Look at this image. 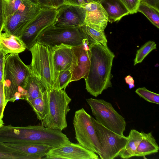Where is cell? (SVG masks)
Returning <instances> with one entry per match:
<instances>
[{
  "label": "cell",
  "instance_id": "cell-19",
  "mask_svg": "<svg viewBox=\"0 0 159 159\" xmlns=\"http://www.w3.org/2000/svg\"><path fill=\"white\" fill-rule=\"evenodd\" d=\"M141 133L142 139L136 149L134 156L145 157L157 152L159 147L152 132L146 133L141 131Z\"/></svg>",
  "mask_w": 159,
  "mask_h": 159
},
{
  "label": "cell",
  "instance_id": "cell-1",
  "mask_svg": "<svg viewBox=\"0 0 159 159\" xmlns=\"http://www.w3.org/2000/svg\"><path fill=\"white\" fill-rule=\"evenodd\" d=\"M89 46L90 65L85 80L86 89L90 94L96 97L104 90L112 86L111 81L113 76L111 69L115 55L107 46L96 43Z\"/></svg>",
  "mask_w": 159,
  "mask_h": 159
},
{
  "label": "cell",
  "instance_id": "cell-16",
  "mask_svg": "<svg viewBox=\"0 0 159 159\" xmlns=\"http://www.w3.org/2000/svg\"><path fill=\"white\" fill-rule=\"evenodd\" d=\"M26 46L20 37L5 32L0 34V51L5 55L24 51Z\"/></svg>",
  "mask_w": 159,
  "mask_h": 159
},
{
  "label": "cell",
  "instance_id": "cell-4",
  "mask_svg": "<svg viewBox=\"0 0 159 159\" xmlns=\"http://www.w3.org/2000/svg\"><path fill=\"white\" fill-rule=\"evenodd\" d=\"M46 91L48 111L46 118L41 121V125L62 131L67 126L66 117L70 110L69 105L71 99L65 89H52Z\"/></svg>",
  "mask_w": 159,
  "mask_h": 159
},
{
  "label": "cell",
  "instance_id": "cell-10",
  "mask_svg": "<svg viewBox=\"0 0 159 159\" xmlns=\"http://www.w3.org/2000/svg\"><path fill=\"white\" fill-rule=\"evenodd\" d=\"M43 8L38 3L16 12L5 20L2 31L20 37L25 29Z\"/></svg>",
  "mask_w": 159,
  "mask_h": 159
},
{
  "label": "cell",
  "instance_id": "cell-35",
  "mask_svg": "<svg viewBox=\"0 0 159 159\" xmlns=\"http://www.w3.org/2000/svg\"><path fill=\"white\" fill-rule=\"evenodd\" d=\"M4 23V18L2 0H0V34L2 31Z\"/></svg>",
  "mask_w": 159,
  "mask_h": 159
},
{
  "label": "cell",
  "instance_id": "cell-27",
  "mask_svg": "<svg viewBox=\"0 0 159 159\" xmlns=\"http://www.w3.org/2000/svg\"><path fill=\"white\" fill-rule=\"evenodd\" d=\"M156 49V44L153 41L147 42L136 52L134 60V66L141 62L147 56L152 50Z\"/></svg>",
  "mask_w": 159,
  "mask_h": 159
},
{
  "label": "cell",
  "instance_id": "cell-33",
  "mask_svg": "<svg viewBox=\"0 0 159 159\" xmlns=\"http://www.w3.org/2000/svg\"><path fill=\"white\" fill-rule=\"evenodd\" d=\"M5 55L0 52V82L3 81Z\"/></svg>",
  "mask_w": 159,
  "mask_h": 159
},
{
  "label": "cell",
  "instance_id": "cell-18",
  "mask_svg": "<svg viewBox=\"0 0 159 159\" xmlns=\"http://www.w3.org/2000/svg\"><path fill=\"white\" fill-rule=\"evenodd\" d=\"M5 144L24 153L26 155L28 159L43 158L48 152L52 148L47 145L37 143L23 144Z\"/></svg>",
  "mask_w": 159,
  "mask_h": 159
},
{
  "label": "cell",
  "instance_id": "cell-9",
  "mask_svg": "<svg viewBox=\"0 0 159 159\" xmlns=\"http://www.w3.org/2000/svg\"><path fill=\"white\" fill-rule=\"evenodd\" d=\"M57 13V8L44 7L28 25L22 33L20 38L29 50L41 33L52 25Z\"/></svg>",
  "mask_w": 159,
  "mask_h": 159
},
{
  "label": "cell",
  "instance_id": "cell-34",
  "mask_svg": "<svg viewBox=\"0 0 159 159\" xmlns=\"http://www.w3.org/2000/svg\"><path fill=\"white\" fill-rule=\"evenodd\" d=\"M101 0H67L69 3L83 6L91 2H99Z\"/></svg>",
  "mask_w": 159,
  "mask_h": 159
},
{
  "label": "cell",
  "instance_id": "cell-26",
  "mask_svg": "<svg viewBox=\"0 0 159 159\" xmlns=\"http://www.w3.org/2000/svg\"><path fill=\"white\" fill-rule=\"evenodd\" d=\"M0 159H28L25 154L0 141Z\"/></svg>",
  "mask_w": 159,
  "mask_h": 159
},
{
  "label": "cell",
  "instance_id": "cell-31",
  "mask_svg": "<svg viewBox=\"0 0 159 159\" xmlns=\"http://www.w3.org/2000/svg\"><path fill=\"white\" fill-rule=\"evenodd\" d=\"M130 12L133 14L137 12L140 0H120Z\"/></svg>",
  "mask_w": 159,
  "mask_h": 159
},
{
  "label": "cell",
  "instance_id": "cell-7",
  "mask_svg": "<svg viewBox=\"0 0 159 159\" xmlns=\"http://www.w3.org/2000/svg\"><path fill=\"white\" fill-rule=\"evenodd\" d=\"M86 101L97 121L108 129L124 136L126 121L110 103L103 99L93 98L87 99Z\"/></svg>",
  "mask_w": 159,
  "mask_h": 159
},
{
  "label": "cell",
  "instance_id": "cell-29",
  "mask_svg": "<svg viewBox=\"0 0 159 159\" xmlns=\"http://www.w3.org/2000/svg\"><path fill=\"white\" fill-rule=\"evenodd\" d=\"M72 77V74L70 70H63L59 72V83L60 89H66L69 83L71 82Z\"/></svg>",
  "mask_w": 159,
  "mask_h": 159
},
{
  "label": "cell",
  "instance_id": "cell-5",
  "mask_svg": "<svg viewBox=\"0 0 159 159\" xmlns=\"http://www.w3.org/2000/svg\"><path fill=\"white\" fill-rule=\"evenodd\" d=\"M92 117L84 108L75 112L73 121L75 138L79 144L97 153L100 157L102 148Z\"/></svg>",
  "mask_w": 159,
  "mask_h": 159
},
{
  "label": "cell",
  "instance_id": "cell-21",
  "mask_svg": "<svg viewBox=\"0 0 159 159\" xmlns=\"http://www.w3.org/2000/svg\"><path fill=\"white\" fill-rule=\"evenodd\" d=\"M124 148L120 152L119 156L123 159H128L134 156L136 149L142 139L141 132L134 129H131Z\"/></svg>",
  "mask_w": 159,
  "mask_h": 159
},
{
  "label": "cell",
  "instance_id": "cell-20",
  "mask_svg": "<svg viewBox=\"0 0 159 159\" xmlns=\"http://www.w3.org/2000/svg\"><path fill=\"white\" fill-rule=\"evenodd\" d=\"M80 28L86 35L89 43H99L107 46V41L104 28L100 26L85 23Z\"/></svg>",
  "mask_w": 159,
  "mask_h": 159
},
{
  "label": "cell",
  "instance_id": "cell-39",
  "mask_svg": "<svg viewBox=\"0 0 159 159\" xmlns=\"http://www.w3.org/2000/svg\"><path fill=\"white\" fill-rule=\"evenodd\" d=\"M141 0H140V1Z\"/></svg>",
  "mask_w": 159,
  "mask_h": 159
},
{
  "label": "cell",
  "instance_id": "cell-24",
  "mask_svg": "<svg viewBox=\"0 0 159 159\" xmlns=\"http://www.w3.org/2000/svg\"><path fill=\"white\" fill-rule=\"evenodd\" d=\"M25 89L27 92L26 101L41 96L45 90L37 78L30 72Z\"/></svg>",
  "mask_w": 159,
  "mask_h": 159
},
{
  "label": "cell",
  "instance_id": "cell-3",
  "mask_svg": "<svg viewBox=\"0 0 159 159\" xmlns=\"http://www.w3.org/2000/svg\"><path fill=\"white\" fill-rule=\"evenodd\" d=\"M32 56L28 66L30 72L38 79L46 91L52 89L60 90L59 75L54 66L52 48L35 42L29 49Z\"/></svg>",
  "mask_w": 159,
  "mask_h": 159
},
{
  "label": "cell",
  "instance_id": "cell-23",
  "mask_svg": "<svg viewBox=\"0 0 159 159\" xmlns=\"http://www.w3.org/2000/svg\"><path fill=\"white\" fill-rule=\"evenodd\" d=\"M27 101L33 108L38 119L42 121L46 118L48 113V105L46 90L41 96Z\"/></svg>",
  "mask_w": 159,
  "mask_h": 159
},
{
  "label": "cell",
  "instance_id": "cell-22",
  "mask_svg": "<svg viewBox=\"0 0 159 159\" xmlns=\"http://www.w3.org/2000/svg\"><path fill=\"white\" fill-rule=\"evenodd\" d=\"M2 2L4 21L7 17L16 12L39 3L35 0H2Z\"/></svg>",
  "mask_w": 159,
  "mask_h": 159
},
{
  "label": "cell",
  "instance_id": "cell-8",
  "mask_svg": "<svg viewBox=\"0 0 159 159\" xmlns=\"http://www.w3.org/2000/svg\"><path fill=\"white\" fill-rule=\"evenodd\" d=\"M102 153L99 158L113 159L119 156L124 148L128 138L120 135L106 128L92 117Z\"/></svg>",
  "mask_w": 159,
  "mask_h": 159
},
{
  "label": "cell",
  "instance_id": "cell-40",
  "mask_svg": "<svg viewBox=\"0 0 159 159\" xmlns=\"http://www.w3.org/2000/svg\"></svg>",
  "mask_w": 159,
  "mask_h": 159
},
{
  "label": "cell",
  "instance_id": "cell-30",
  "mask_svg": "<svg viewBox=\"0 0 159 159\" xmlns=\"http://www.w3.org/2000/svg\"><path fill=\"white\" fill-rule=\"evenodd\" d=\"M43 7L57 8L65 4L69 3L67 0H35Z\"/></svg>",
  "mask_w": 159,
  "mask_h": 159
},
{
  "label": "cell",
  "instance_id": "cell-12",
  "mask_svg": "<svg viewBox=\"0 0 159 159\" xmlns=\"http://www.w3.org/2000/svg\"><path fill=\"white\" fill-rule=\"evenodd\" d=\"M95 152L84 148L79 143H71L51 148L43 158L47 159H98Z\"/></svg>",
  "mask_w": 159,
  "mask_h": 159
},
{
  "label": "cell",
  "instance_id": "cell-32",
  "mask_svg": "<svg viewBox=\"0 0 159 159\" xmlns=\"http://www.w3.org/2000/svg\"><path fill=\"white\" fill-rule=\"evenodd\" d=\"M7 104L5 102L3 81L0 82V118L2 119Z\"/></svg>",
  "mask_w": 159,
  "mask_h": 159
},
{
  "label": "cell",
  "instance_id": "cell-36",
  "mask_svg": "<svg viewBox=\"0 0 159 159\" xmlns=\"http://www.w3.org/2000/svg\"><path fill=\"white\" fill-rule=\"evenodd\" d=\"M140 1L143 2L159 11V0H141Z\"/></svg>",
  "mask_w": 159,
  "mask_h": 159
},
{
  "label": "cell",
  "instance_id": "cell-17",
  "mask_svg": "<svg viewBox=\"0 0 159 159\" xmlns=\"http://www.w3.org/2000/svg\"><path fill=\"white\" fill-rule=\"evenodd\" d=\"M99 2L107 13L108 21L111 23L119 21L123 16L130 14L120 0H101Z\"/></svg>",
  "mask_w": 159,
  "mask_h": 159
},
{
  "label": "cell",
  "instance_id": "cell-11",
  "mask_svg": "<svg viewBox=\"0 0 159 159\" xmlns=\"http://www.w3.org/2000/svg\"><path fill=\"white\" fill-rule=\"evenodd\" d=\"M57 13L52 26L58 27H80L85 24L86 11L81 6L70 3L57 8Z\"/></svg>",
  "mask_w": 159,
  "mask_h": 159
},
{
  "label": "cell",
  "instance_id": "cell-15",
  "mask_svg": "<svg viewBox=\"0 0 159 159\" xmlns=\"http://www.w3.org/2000/svg\"><path fill=\"white\" fill-rule=\"evenodd\" d=\"M81 6L86 11L85 23L105 29L108 21V16L99 2H91Z\"/></svg>",
  "mask_w": 159,
  "mask_h": 159
},
{
  "label": "cell",
  "instance_id": "cell-6",
  "mask_svg": "<svg viewBox=\"0 0 159 159\" xmlns=\"http://www.w3.org/2000/svg\"><path fill=\"white\" fill-rule=\"evenodd\" d=\"M86 36L80 27H58L52 25L43 30L36 42L53 47L63 43L72 47L83 44Z\"/></svg>",
  "mask_w": 159,
  "mask_h": 159
},
{
  "label": "cell",
  "instance_id": "cell-37",
  "mask_svg": "<svg viewBox=\"0 0 159 159\" xmlns=\"http://www.w3.org/2000/svg\"><path fill=\"white\" fill-rule=\"evenodd\" d=\"M126 83L128 84L129 88L131 89L135 87L134 81L133 78L130 75L126 76L125 78Z\"/></svg>",
  "mask_w": 159,
  "mask_h": 159
},
{
  "label": "cell",
  "instance_id": "cell-25",
  "mask_svg": "<svg viewBox=\"0 0 159 159\" xmlns=\"http://www.w3.org/2000/svg\"><path fill=\"white\" fill-rule=\"evenodd\" d=\"M143 14L156 27L159 28V11L140 1L137 10Z\"/></svg>",
  "mask_w": 159,
  "mask_h": 159
},
{
  "label": "cell",
  "instance_id": "cell-13",
  "mask_svg": "<svg viewBox=\"0 0 159 159\" xmlns=\"http://www.w3.org/2000/svg\"><path fill=\"white\" fill-rule=\"evenodd\" d=\"M55 70L59 75L60 71L70 70L71 73L78 65V56L73 47L62 43L51 47Z\"/></svg>",
  "mask_w": 159,
  "mask_h": 159
},
{
  "label": "cell",
  "instance_id": "cell-28",
  "mask_svg": "<svg viewBox=\"0 0 159 159\" xmlns=\"http://www.w3.org/2000/svg\"><path fill=\"white\" fill-rule=\"evenodd\" d=\"M135 92L140 97L147 101L159 104V95L148 90L145 87L138 88Z\"/></svg>",
  "mask_w": 159,
  "mask_h": 159
},
{
  "label": "cell",
  "instance_id": "cell-14",
  "mask_svg": "<svg viewBox=\"0 0 159 159\" xmlns=\"http://www.w3.org/2000/svg\"><path fill=\"white\" fill-rule=\"evenodd\" d=\"M89 43L87 39L84 40L83 44L73 47L74 51L78 56V65L72 72L71 81H77L87 78L90 65L91 53L89 49Z\"/></svg>",
  "mask_w": 159,
  "mask_h": 159
},
{
  "label": "cell",
  "instance_id": "cell-38",
  "mask_svg": "<svg viewBox=\"0 0 159 159\" xmlns=\"http://www.w3.org/2000/svg\"><path fill=\"white\" fill-rule=\"evenodd\" d=\"M4 125V122L3 120L0 118V127Z\"/></svg>",
  "mask_w": 159,
  "mask_h": 159
},
{
  "label": "cell",
  "instance_id": "cell-2",
  "mask_svg": "<svg viewBox=\"0 0 159 159\" xmlns=\"http://www.w3.org/2000/svg\"><path fill=\"white\" fill-rule=\"evenodd\" d=\"M30 74L28 66L21 60L19 54L5 56L3 82L7 104L19 99L25 100L27 92L25 89Z\"/></svg>",
  "mask_w": 159,
  "mask_h": 159
}]
</instances>
